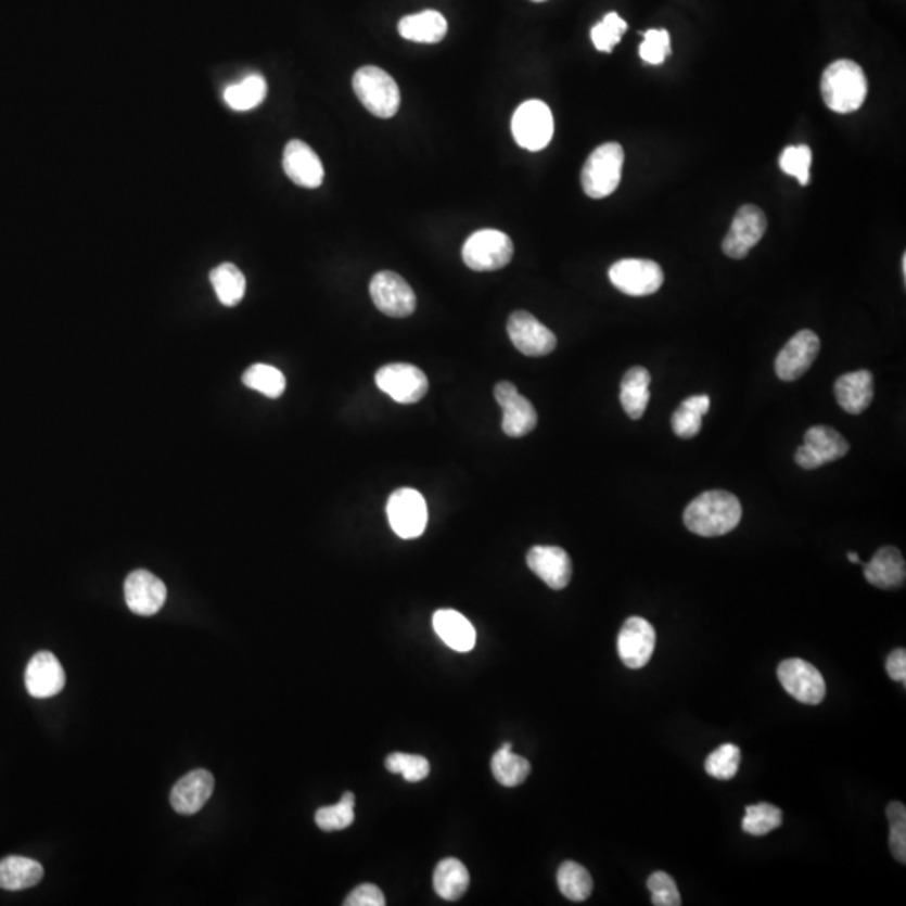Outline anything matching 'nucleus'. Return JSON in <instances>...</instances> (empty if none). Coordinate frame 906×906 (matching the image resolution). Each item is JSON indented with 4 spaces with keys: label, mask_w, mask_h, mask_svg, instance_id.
<instances>
[{
    "label": "nucleus",
    "mask_w": 906,
    "mask_h": 906,
    "mask_svg": "<svg viewBox=\"0 0 906 906\" xmlns=\"http://www.w3.org/2000/svg\"><path fill=\"white\" fill-rule=\"evenodd\" d=\"M742 519V506L727 490H706L688 503L684 522L697 536L718 537L736 529Z\"/></svg>",
    "instance_id": "1"
},
{
    "label": "nucleus",
    "mask_w": 906,
    "mask_h": 906,
    "mask_svg": "<svg viewBox=\"0 0 906 906\" xmlns=\"http://www.w3.org/2000/svg\"><path fill=\"white\" fill-rule=\"evenodd\" d=\"M821 93L831 112L847 115L856 112L868 97V79L859 64L851 60L834 61L826 67Z\"/></svg>",
    "instance_id": "2"
},
{
    "label": "nucleus",
    "mask_w": 906,
    "mask_h": 906,
    "mask_svg": "<svg viewBox=\"0 0 906 906\" xmlns=\"http://www.w3.org/2000/svg\"><path fill=\"white\" fill-rule=\"evenodd\" d=\"M353 89L362 106L378 118H392L400 110V88L395 79L380 67L365 66L356 71Z\"/></svg>",
    "instance_id": "3"
},
{
    "label": "nucleus",
    "mask_w": 906,
    "mask_h": 906,
    "mask_svg": "<svg viewBox=\"0 0 906 906\" xmlns=\"http://www.w3.org/2000/svg\"><path fill=\"white\" fill-rule=\"evenodd\" d=\"M625 150L620 143H604L586 159L582 186L591 199H604L618 189L622 181Z\"/></svg>",
    "instance_id": "4"
},
{
    "label": "nucleus",
    "mask_w": 906,
    "mask_h": 906,
    "mask_svg": "<svg viewBox=\"0 0 906 906\" xmlns=\"http://www.w3.org/2000/svg\"><path fill=\"white\" fill-rule=\"evenodd\" d=\"M514 244L500 230L484 229L472 233L462 248L463 263L477 272L499 270L511 263Z\"/></svg>",
    "instance_id": "5"
},
{
    "label": "nucleus",
    "mask_w": 906,
    "mask_h": 906,
    "mask_svg": "<svg viewBox=\"0 0 906 906\" xmlns=\"http://www.w3.org/2000/svg\"><path fill=\"white\" fill-rule=\"evenodd\" d=\"M512 135L521 149L529 152L546 149L554 135L551 107L539 100L522 103L512 116Z\"/></svg>",
    "instance_id": "6"
},
{
    "label": "nucleus",
    "mask_w": 906,
    "mask_h": 906,
    "mask_svg": "<svg viewBox=\"0 0 906 906\" xmlns=\"http://www.w3.org/2000/svg\"><path fill=\"white\" fill-rule=\"evenodd\" d=\"M386 515L396 536L417 539L429 524V507L419 490L398 488L390 496Z\"/></svg>",
    "instance_id": "7"
},
{
    "label": "nucleus",
    "mask_w": 906,
    "mask_h": 906,
    "mask_svg": "<svg viewBox=\"0 0 906 906\" xmlns=\"http://www.w3.org/2000/svg\"><path fill=\"white\" fill-rule=\"evenodd\" d=\"M850 451L846 438L831 426H811L804 433V444L795 450L794 460L801 469L814 470L834 460L843 459Z\"/></svg>",
    "instance_id": "8"
},
{
    "label": "nucleus",
    "mask_w": 906,
    "mask_h": 906,
    "mask_svg": "<svg viewBox=\"0 0 906 906\" xmlns=\"http://www.w3.org/2000/svg\"><path fill=\"white\" fill-rule=\"evenodd\" d=\"M374 380L378 388L392 396L396 404H417L429 392L426 374L408 362H392L380 368Z\"/></svg>",
    "instance_id": "9"
},
{
    "label": "nucleus",
    "mask_w": 906,
    "mask_h": 906,
    "mask_svg": "<svg viewBox=\"0 0 906 906\" xmlns=\"http://www.w3.org/2000/svg\"><path fill=\"white\" fill-rule=\"evenodd\" d=\"M610 281L614 288L628 296L655 294L665 281L662 267L648 259H623L610 269Z\"/></svg>",
    "instance_id": "10"
},
{
    "label": "nucleus",
    "mask_w": 906,
    "mask_h": 906,
    "mask_svg": "<svg viewBox=\"0 0 906 906\" xmlns=\"http://www.w3.org/2000/svg\"><path fill=\"white\" fill-rule=\"evenodd\" d=\"M370 294L374 306L390 318H408L417 309L413 289L401 276L392 270H382L370 282Z\"/></svg>",
    "instance_id": "11"
},
{
    "label": "nucleus",
    "mask_w": 906,
    "mask_h": 906,
    "mask_svg": "<svg viewBox=\"0 0 906 906\" xmlns=\"http://www.w3.org/2000/svg\"><path fill=\"white\" fill-rule=\"evenodd\" d=\"M777 678L786 692L806 705H818L826 697V681L806 660L789 659L777 666Z\"/></svg>",
    "instance_id": "12"
},
{
    "label": "nucleus",
    "mask_w": 906,
    "mask_h": 906,
    "mask_svg": "<svg viewBox=\"0 0 906 906\" xmlns=\"http://www.w3.org/2000/svg\"><path fill=\"white\" fill-rule=\"evenodd\" d=\"M766 230L767 219L764 212L755 205H744L737 210L732 226L722 242V251L730 259H744L764 238Z\"/></svg>",
    "instance_id": "13"
},
{
    "label": "nucleus",
    "mask_w": 906,
    "mask_h": 906,
    "mask_svg": "<svg viewBox=\"0 0 906 906\" xmlns=\"http://www.w3.org/2000/svg\"><path fill=\"white\" fill-rule=\"evenodd\" d=\"M821 341L811 330L795 333L776 358V374L782 382H795L809 371L818 358Z\"/></svg>",
    "instance_id": "14"
},
{
    "label": "nucleus",
    "mask_w": 906,
    "mask_h": 906,
    "mask_svg": "<svg viewBox=\"0 0 906 906\" xmlns=\"http://www.w3.org/2000/svg\"><path fill=\"white\" fill-rule=\"evenodd\" d=\"M497 404L502 408V430L507 437L521 438L537 425V411L514 383L500 382L494 390Z\"/></svg>",
    "instance_id": "15"
},
{
    "label": "nucleus",
    "mask_w": 906,
    "mask_h": 906,
    "mask_svg": "<svg viewBox=\"0 0 906 906\" xmlns=\"http://www.w3.org/2000/svg\"><path fill=\"white\" fill-rule=\"evenodd\" d=\"M507 333L525 356H548L558 346L554 333L529 312L515 311L507 322Z\"/></svg>",
    "instance_id": "16"
},
{
    "label": "nucleus",
    "mask_w": 906,
    "mask_h": 906,
    "mask_svg": "<svg viewBox=\"0 0 906 906\" xmlns=\"http://www.w3.org/2000/svg\"><path fill=\"white\" fill-rule=\"evenodd\" d=\"M655 645L656 633L651 623L640 616H631L622 626L616 647L620 659L628 668L640 669L650 662Z\"/></svg>",
    "instance_id": "17"
},
{
    "label": "nucleus",
    "mask_w": 906,
    "mask_h": 906,
    "mask_svg": "<svg viewBox=\"0 0 906 906\" xmlns=\"http://www.w3.org/2000/svg\"><path fill=\"white\" fill-rule=\"evenodd\" d=\"M125 600L135 614L153 616L167 601V586L149 571H133L126 577Z\"/></svg>",
    "instance_id": "18"
},
{
    "label": "nucleus",
    "mask_w": 906,
    "mask_h": 906,
    "mask_svg": "<svg viewBox=\"0 0 906 906\" xmlns=\"http://www.w3.org/2000/svg\"><path fill=\"white\" fill-rule=\"evenodd\" d=\"M527 566L556 591L566 588L573 577L570 554L558 546H534L527 552Z\"/></svg>",
    "instance_id": "19"
},
{
    "label": "nucleus",
    "mask_w": 906,
    "mask_h": 906,
    "mask_svg": "<svg viewBox=\"0 0 906 906\" xmlns=\"http://www.w3.org/2000/svg\"><path fill=\"white\" fill-rule=\"evenodd\" d=\"M282 167L289 180L304 189H318L324 178L321 159L309 144L301 140H291L285 144Z\"/></svg>",
    "instance_id": "20"
},
{
    "label": "nucleus",
    "mask_w": 906,
    "mask_h": 906,
    "mask_svg": "<svg viewBox=\"0 0 906 906\" xmlns=\"http://www.w3.org/2000/svg\"><path fill=\"white\" fill-rule=\"evenodd\" d=\"M66 684L63 666L51 651H41L30 659L26 668V688L34 699H51Z\"/></svg>",
    "instance_id": "21"
},
{
    "label": "nucleus",
    "mask_w": 906,
    "mask_h": 906,
    "mask_svg": "<svg viewBox=\"0 0 906 906\" xmlns=\"http://www.w3.org/2000/svg\"><path fill=\"white\" fill-rule=\"evenodd\" d=\"M214 788V776L208 770H192V773L181 777L180 781L171 789V806L178 814L192 816L207 804Z\"/></svg>",
    "instance_id": "22"
},
{
    "label": "nucleus",
    "mask_w": 906,
    "mask_h": 906,
    "mask_svg": "<svg viewBox=\"0 0 906 906\" xmlns=\"http://www.w3.org/2000/svg\"><path fill=\"white\" fill-rule=\"evenodd\" d=\"M834 395H837L838 404L846 413H863L873 401V374L866 370L843 374L834 383Z\"/></svg>",
    "instance_id": "23"
},
{
    "label": "nucleus",
    "mask_w": 906,
    "mask_h": 906,
    "mask_svg": "<svg viewBox=\"0 0 906 906\" xmlns=\"http://www.w3.org/2000/svg\"><path fill=\"white\" fill-rule=\"evenodd\" d=\"M865 577L869 585L880 589L902 588L906 579V564L902 552L893 546L881 548L873 559L865 564Z\"/></svg>",
    "instance_id": "24"
},
{
    "label": "nucleus",
    "mask_w": 906,
    "mask_h": 906,
    "mask_svg": "<svg viewBox=\"0 0 906 906\" xmlns=\"http://www.w3.org/2000/svg\"><path fill=\"white\" fill-rule=\"evenodd\" d=\"M433 628L441 640L451 650L465 651L475 647V628L472 623L456 610H441L433 614Z\"/></svg>",
    "instance_id": "25"
},
{
    "label": "nucleus",
    "mask_w": 906,
    "mask_h": 906,
    "mask_svg": "<svg viewBox=\"0 0 906 906\" xmlns=\"http://www.w3.org/2000/svg\"><path fill=\"white\" fill-rule=\"evenodd\" d=\"M651 374L647 368L633 367L626 371L620 390V401L629 419L640 420L650 404Z\"/></svg>",
    "instance_id": "26"
},
{
    "label": "nucleus",
    "mask_w": 906,
    "mask_h": 906,
    "mask_svg": "<svg viewBox=\"0 0 906 906\" xmlns=\"http://www.w3.org/2000/svg\"><path fill=\"white\" fill-rule=\"evenodd\" d=\"M401 38L422 44H437L447 36L448 24L444 15L437 11H423L420 14L407 15L398 24Z\"/></svg>",
    "instance_id": "27"
},
{
    "label": "nucleus",
    "mask_w": 906,
    "mask_h": 906,
    "mask_svg": "<svg viewBox=\"0 0 906 906\" xmlns=\"http://www.w3.org/2000/svg\"><path fill=\"white\" fill-rule=\"evenodd\" d=\"M44 877V868L36 859L24 856H8L0 859V888L20 892L36 886Z\"/></svg>",
    "instance_id": "28"
},
{
    "label": "nucleus",
    "mask_w": 906,
    "mask_h": 906,
    "mask_svg": "<svg viewBox=\"0 0 906 906\" xmlns=\"http://www.w3.org/2000/svg\"><path fill=\"white\" fill-rule=\"evenodd\" d=\"M470 875L465 865L457 858H445L433 873V888L441 898L454 902L469 890Z\"/></svg>",
    "instance_id": "29"
},
{
    "label": "nucleus",
    "mask_w": 906,
    "mask_h": 906,
    "mask_svg": "<svg viewBox=\"0 0 906 906\" xmlns=\"http://www.w3.org/2000/svg\"><path fill=\"white\" fill-rule=\"evenodd\" d=\"M493 773L499 784L515 788L529 777L531 764L527 758L512 752L511 742H506L493 757Z\"/></svg>",
    "instance_id": "30"
},
{
    "label": "nucleus",
    "mask_w": 906,
    "mask_h": 906,
    "mask_svg": "<svg viewBox=\"0 0 906 906\" xmlns=\"http://www.w3.org/2000/svg\"><path fill=\"white\" fill-rule=\"evenodd\" d=\"M210 282L215 294L224 306L232 307L241 303L245 294V278L242 270L233 264H220L210 272Z\"/></svg>",
    "instance_id": "31"
},
{
    "label": "nucleus",
    "mask_w": 906,
    "mask_h": 906,
    "mask_svg": "<svg viewBox=\"0 0 906 906\" xmlns=\"http://www.w3.org/2000/svg\"><path fill=\"white\" fill-rule=\"evenodd\" d=\"M267 97V82L263 76L251 75L224 91V100L233 112H248L259 106Z\"/></svg>",
    "instance_id": "32"
},
{
    "label": "nucleus",
    "mask_w": 906,
    "mask_h": 906,
    "mask_svg": "<svg viewBox=\"0 0 906 906\" xmlns=\"http://www.w3.org/2000/svg\"><path fill=\"white\" fill-rule=\"evenodd\" d=\"M558 886L571 902H585L592 893V878L585 866L564 862L559 866Z\"/></svg>",
    "instance_id": "33"
},
{
    "label": "nucleus",
    "mask_w": 906,
    "mask_h": 906,
    "mask_svg": "<svg viewBox=\"0 0 906 906\" xmlns=\"http://www.w3.org/2000/svg\"><path fill=\"white\" fill-rule=\"evenodd\" d=\"M242 382L247 388L256 390L267 398H279L285 390L284 374L278 368L263 365V362L252 365L242 377Z\"/></svg>",
    "instance_id": "34"
},
{
    "label": "nucleus",
    "mask_w": 906,
    "mask_h": 906,
    "mask_svg": "<svg viewBox=\"0 0 906 906\" xmlns=\"http://www.w3.org/2000/svg\"><path fill=\"white\" fill-rule=\"evenodd\" d=\"M782 826V811L769 803L745 807L742 829L751 837H766L774 829Z\"/></svg>",
    "instance_id": "35"
},
{
    "label": "nucleus",
    "mask_w": 906,
    "mask_h": 906,
    "mask_svg": "<svg viewBox=\"0 0 906 906\" xmlns=\"http://www.w3.org/2000/svg\"><path fill=\"white\" fill-rule=\"evenodd\" d=\"M355 794L344 792L340 803L326 806L316 813V825L326 832L341 831L349 828L355 821Z\"/></svg>",
    "instance_id": "36"
},
{
    "label": "nucleus",
    "mask_w": 906,
    "mask_h": 906,
    "mask_svg": "<svg viewBox=\"0 0 906 906\" xmlns=\"http://www.w3.org/2000/svg\"><path fill=\"white\" fill-rule=\"evenodd\" d=\"M740 758H742V755H740V749L737 745H720L706 757V774L715 777L718 781H730L739 773Z\"/></svg>",
    "instance_id": "37"
},
{
    "label": "nucleus",
    "mask_w": 906,
    "mask_h": 906,
    "mask_svg": "<svg viewBox=\"0 0 906 906\" xmlns=\"http://www.w3.org/2000/svg\"><path fill=\"white\" fill-rule=\"evenodd\" d=\"M628 29V24L622 20L616 12L604 15L601 23L596 24L591 29V41L600 52H611L614 46L622 41L623 34Z\"/></svg>",
    "instance_id": "38"
},
{
    "label": "nucleus",
    "mask_w": 906,
    "mask_h": 906,
    "mask_svg": "<svg viewBox=\"0 0 906 906\" xmlns=\"http://www.w3.org/2000/svg\"><path fill=\"white\" fill-rule=\"evenodd\" d=\"M385 766L390 773L401 774L408 782L423 781L430 774V763L425 757L404 752H393L388 755Z\"/></svg>",
    "instance_id": "39"
},
{
    "label": "nucleus",
    "mask_w": 906,
    "mask_h": 906,
    "mask_svg": "<svg viewBox=\"0 0 906 906\" xmlns=\"http://www.w3.org/2000/svg\"><path fill=\"white\" fill-rule=\"evenodd\" d=\"M811 163H813V152H811L807 144L788 146L781 153V158H779V167H781V170L786 175L797 178L803 187L809 183Z\"/></svg>",
    "instance_id": "40"
},
{
    "label": "nucleus",
    "mask_w": 906,
    "mask_h": 906,
    "mask_svg": "<svg viewBox=\"0 0 906 906\" xmlns=\"http://www.w3.org/2000/svg\"><path fill=\"white\" fill-rule=\"evenodd\" d=\"M886 818L890 821V850L896 862L906 863V809L905 804L890 803L886 807Z\"/></svg>",
    "instance_id": "41"
},
{
    "label": "nucleus",
    "mask_w": 906,
    "mask_h": 906,
    "mask_svg": "<svg viewBox=\"0 0 906 906\" xmlns=\"http://www.w3.org/2000/svg\"><path fill=\"white\" fill-rule=\"evenodd\" d=\"M648 890L651 893V903L655 906H678L681 905V895L678 892L674 878L665 871H655L647 881Z\"/></svg>",
    "instance_id": "42"
},
{
    "label": "nucleus",
    "mask_w": 906,
    "mask_h": 906,
    "mask_svg": "<svg viewBox=\"0 0 906 906\" xmlns=\"http://www.w3.org/2000/svg\"><path fill=\"white\" fill-rule=\"evenodd\" d=\"M643 44L640 46L641 60L651 66L665 63L666 56L672 52L668 30L650 29L643 34Z\"/></svg>",
    "instance_id": "43"
},
{
    "label": "nucleus",
    "mask_w": 906,
    "mask_h": 906,
    "mask_svg": "<svg viewBox=\"0 0 906 906\" xmlns=\"http://www.w3.org/2000/svg\"><path fill=\"white\" fill-rule=\"evenodd\" d=\"M672 429L677 437L693 438L702 430V414L680 405L672 414Z\"/></svg>",
    "instance_id": "44"
},
{
    "label": "nucleus",
    "mask_w": 906,
    "mask_h": 906,
    "mask_svg": "<svg viewBox=\"0 0 906 906\" xmlns=\"http://www.w3.org/2000/svg\"><path fill=\"white\" fill-rule=\"evenodd\" d=\"M385 903L382 890L371 883L359 884L349 893L348 898L344 899L346 906H383Z\"/></svg>",
    "instance_id": "45"
},
{
    "label": "nucleus",
    "mask_w": 906,
    "mask_h": 906,
    "mask_svg": "<svg viewBox=\"0 0 906 906\" xmlns=\"http://www.w3.org/2000/svg\"><path fill=\"white\" fill-rule=\"evenodd\" d=\"M886 674L895 681H906V651L905 648L893 650L886 659Z\"/></svg>",
    "instance_id": "46"
},
{
    "label": "nucleus",
    "mask_w": 906,
    "mask_h": 906,
    "mask_svg": "<svg viewBox=\"0 0 906 906\" xmlns=\"http://www.w3.org/2000/svg\"><path fill=\"white\" fill-rule=\"evenodd\" d=\"M684 407L690 408V410L697 411V413L706 414L709 410H711V398L709 395H696V396H688L687 400H684Z\"/></svg>",
    "instance_id": "47"
},
{
    "label": "nucleus",
    "mask_w": 906,
    "mask_h": 906,
    "mask_svg": "<svg viewBox=\"0 0 906 906\" xmlns=\"http://www.w3.org/2000/svg\"><path fill=\"white\" fill-rule=\"evenodd\" d=\"M847 559H850L851 563L862 564V561H859V556L855 554V552H850V554H847Z\"/></svg>",
    "instance_id": "48"
},
{
    "label": "nucleus",
    "mask_w": 906,
    "mask_h": 906,
    "mask_svg": "<svg viewBox=\"0 0 906 906\" xmlns=\"http://www.w3.org/2000/svg\"><path fill=\"white\" fill-rule=\"evenodd\" d=\"M902 270H903V278H906V256H905V254H903Z\"/></svg>",
    "instance_id": "49"
},
{
    "label": "nucleus",
    "mask_w": 906,
    "mask_h": 906,
    "mask_svg": "<svg viewBox=\"0 0 906 906\" xmlns=\"http://www.w3.org/2000/svg\"><path fill=\"white\" fill-rule=\"evenodd\" d=\"M533 2H546V0H533Z\"/></svg>",
    "instance_id": "50"
}]
</instances>
